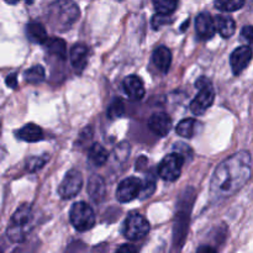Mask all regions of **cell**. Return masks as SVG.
Listing matches in <instances>:
<instances>
[{
  "label": "cell",
  "mask_w": 253,
  "mask_h": 253,
  "mask_svg": "<svg viewBox=\"0 0 253 253\" xmlns=\"http://www.w3.org/2000/svg\"><path fill=\"white\" fill-rule=\"evenodd\" d=\"M81 10L73 0H56L48 5L46 11L47 21L54 31L63 32L71 29L79 19Z\"/></svg>",
  "instance_id": "cell-2"
},
{
  "label": "cell",
  "mask_w": 253,
  "mask_h": 253,
  "mask_svg": "<svg viewBox=\"0 0 253 253\" xmlns=\"http://www.w3.org/2000/svg\"><path fill=\"white\" fill-rule=\"evenodd\" d=\"M252 56L253 53L251 46L237 47V48L231 53V57H230V64H231L232 73H234L235 76L241 74L242 72L247 68L250 62L252 61Z\"/></svg>",
  "instance_id": "cell-10"
},
{
  "label": "cell",
  "mask_w": 253,
  "mask_h": 253,
  "mask_svg": "<svg viewBox=\"0 0 253 253\" xmlns=\"http://www.w3.org/2000/svg\"><path fill=\"white\" fill-rule=\"evenodd\" d=\"M148 231H150V224L146 217L138 212H131L124 222V236L130 241H138L143 239L148 234Z\"/></svg>",
  "instance_id": "cell-6"
},
{
  "label": "cell",
  "mask_w": 253,
  "mask_h": 253,
  "mask_svg": "<svg viewBox=\"0 0 253 253\" xmlns=\"http://www.w3.org/2000/svg\"><path fill=\"white\" fill-rule=\"evenodd\" d=\"M172 21H173V19L172 17L168 16V15L160 14V12H157V14L152 17V21H151V24H152L153 29L158 30V29H161L162 26H165V25L170 24Z\"/></svg>",
  "instance_id": "cell-29"
},
{
  "label": "cell",
  "mask_w": 253,
  "mask_h": 253,
  "mask_svg": "<svg viewBox=\"0 0 253 253\" xmlns=\"http://www.w3.org/2000/svg\"><path fill=\"white\" fill-rule=\"evenodd\" d=\"M137 251V249H136L135 246H132V245H124V246L119 247L118 249V252H136Z\"/></svg>",
  "instance_id": "cell-33"
},
{
  "label": "cell",
  "mask_w": 253,
  "mask_h": 253,
  "mask_svg": "<svg viewBox=\"0 0 253 253\" xmlns=\"http://www.w3.org/2000/svg\"><path fill=\"white\" fill-rule=\"evenodd\" d=\"M252 158L249 151H240L220 163L210 182L212 199L224 200L236 194L250 180Z\"/></svg>",
  "instance_id": "cell-1"
},
{
  "label": "cell",
  "mask_w": 253,
  "mask_h": 253,
  "mask_svg": "<svg viewBox=\"0 0 253 253\" xmlns=\"http://www.w3.org/2000/svg\"><path fill=\"white\" fill-rule=\"evenodd\" d=\"M5 1L10 5H16L21 1H25L26 4H32V2H34V0H5Z\"/></svg>",
  "instance_id": "cell-34"
},
{
  "label": "cell",
  "mask_w": 253,
  "mask_h": 253,
  "mask_svg": "<svg viewBox=\"0 0 253 253\" xmlns=\"http://www.w3.org/2000/svg\"><path fill=\"white\" fill-rule=\"evenodd\" d=\"M142 189V180L137 177H128L121 180L116 189V199L120 203H130L140 197Z\"/></svg>",
  "instance_id": "cell-9"
},
{
  "label": "cell",
  "mask_w": 253,
  "mask_h": 253,
  "mask_svg": "<svg viewBox=\"0 0 253 253\" xmlns=\"http://www.w3.org/2000/svg\"><path fill=\"white\" fill-rule=\"evenodd\" d=\"M153 6L160 14L170 15L177 10L178 0H153Z\"/></svg>",
  "instance_id": "cell-25"
},
{
  "label": "cell",
  "mask_w": 253,
  "mask_h": 253,
  "mask_svg": "<svg viewBox=\"0 0 253 253\" xmlns=\"http://www.w3.org/2000/svg\"><path fill=\"white\" fill-rule=\"evenodd\" d=\"M215 22H216L217 31L224 39H229L236 31V22L232 17L225 16V15H217Z\"/></svg>",
  "instance_id": "cell-18"
},
{
  "label": "cell",
  "mask_w": 253,
  "mask_h": 253,
  "mask_svg": "<svg viewBox=\"0 0 253 253\" xmlns=\"http://www.w3.org/2000/svg\"><path fill=\"white\" fill-rule=\"evenodd\" d=\"M202 124L198 123L195 119H184L180 121L175 127V132L184 138H192L198 133V128L202 127Z\"/></svg>",
  "instance_id": "cell-19"
},
{
  "label": "cell",
  "mask_w": 253,
  "mask_h": 253,
  "mask_svg": "<svg viewBox=\"0 0 253 253\" xmlns=\"http://www.w3.org/2000/svg\"><path fill=\"white\" fill-rule=\"evenodd\" d=\"M197 88H199L198 95L190 103V110L194 115L202 116L211 108L215 100V91L211 83L208 79L200 78L197 82Z\"/></svg>",
  "instance_id": "cell-5"
},
{
  "label": "cell",
  "mask_w": 253,
  "mask_h": 253,
  "mask_svg": "<svg viewBox=\"0 0 253 253\" xmlns=\"http://www.w3.org/2000/svg\"><path fill=\"white\" fill-rule=\"evenodd\" d=\"M214 5L220 11L232 12L241 9L245 5V0H215Z\"/></svg>",
  "instance_id": "cell-24"
},
{
  "label": "cell",
  "mask_w": 253,
  "mask_h": 253,
  "mask_svg": "<svg viewBox=\"0 0 253 253\" xmlns=\"http://www.w3.org/2000/svg\"><path fill=\"white\" fill-rule=\"evenodd\" d=\"M241 37L242 40H245L249 43V46L253 47V25L245 26L241 30Z\"/></svg>",
  "instance_id": "cell-30"
},
{
  "label": "cell",
  "mask_w": 253,
  "mask_h": 253,
  "mask_svg": "<svg viewBox=\"0 0 253 253\" xmlns=\"http://www.w3.org/2000/svg\"><path fill=\"white\" fill-rule=\"evenodd\" d=\"M69 219L74 229L79 232L88 231L95 225V214L85 202L74 203L69 211Z\"/></svg>",
  "instance_id": "cell-3"
},
{
  "label": "cell",
  "mask_w": 253,
  "mask_h": 253,
  "mask_svg": "<svg viewBox=\"0 0 253 253\" xmlns=\"http://www.w3.org/2000/svg\"><path fill=\"white\" fill-rule=\"evenodd\" d=\"M109 158V152L99 143H94L91 145V147L89 148V155L88 160L89 162L91 163L95 167H100V166H104L106 162H108Z\"/></svg>",
  "instance_id": "cell-20"
},
{
  "label": "cell",
  "mask_w": 253,
  "mask_h": 253,
  "mask_svg": "<svg viewBox=\"0 0 253 253\" xmlns=\"http://www.w3.org/2000/svg\"><path fill=\"white\" fill-rule=\"evenodd\" d=\"M124 90L131 100H140L145 95V86L140 77L128 76L124 79Z\"/></svg>",
  "instance_id": "cell-14"
},
{
  "label": "cell",
  "mask_w": 253,
  "mask_h": 253,
  "mask_svg": "<svg viewBox=\"0 0 253 253\" xmlns=\"http://www.w3.org/2000/svg\"><path fill=\"white\" fill-rule=\"evenodd\" d=\"M198 251L199 252H203V251H205V252H215V250L214 249H211V247H200L199 250H198Z\"/></svg>",
  "instance_id": "cell-35"
},
{
  "label": "cell",
  "mask_w": 253,
  "mask_h": 253,
  "mask_svg": "<svg viewBox=\"0 0 253 253\" xmlns=\"http://www.w3.org/2000/svg\"><path fill=\"white\" fill-rule=\"evenodd\" d=\"M16 136L25 142H39L43 138V131L35 124H27L17 131Z\"/></svg>",
  "instance_id": "cell-16"
},
{
  "label": "cell",
  "mask_w": 253,
  "mask_h": 253,
  "mask_svg": "<svg viewBox=\"0 0 253 253\" xmlns=\"http://www.w3.org/2000/svg\"><path fill=\"white\" fill-rule=\"evenodd\" d=\"M88 193L95 202L101 200V198L104 197V193H105V184H104V180L101 179L100 177H98V175H93V177L89 179Z\"/></svg>",
  "instance_id": "cell-22"
},
{
  "label": "cell",
  "mask_w": 253,
  "mask_h": 253,
  "mask_svg": "<svg viewBox=\"0 0 253 253\" xmlns=\"http://www.w3.org/2000/svg\"><path fill=\"white\" fill-rule=\"evenodd\" d=\"M24 78L26 81V83L29 84H40L44 81L46 78V72H44V68L42 66H34L30 69L25 71Z\"/></svg>",
  "instance_id": "cell-23"
},
{
  "label": "cell",
  "mask_w": 253,
  "mask_h": 253,
  "mask_svg": "<svg viewBox=\"0 0 253 253\" xmlns=\"http://www.w3.org/2000/svg\"><path fill=\"white\" fill-rule=\"evenodd\" d=\"M152 61L153 64L157 67L158 71L166 74L169 71L170 63H172V53H170V51L166 46H160L153 51Z\"/></svg>",
  "instance_id": "cell-15"
},
{
  "label": "cell",
  "mask_w": 253,
  "mask_h": 253,
  "mask_svg": "<svg viewBox=\"0 0 253 253\" xmlns=\"http://www.w3.org/2000/svg\"><path fill=\"white\" fill-rule=\"evenodd\" d=\"M156 190V177L150 174L142 180V189L140 193V199H147V198L152 197V194Z\"/></svg>",
  "instance_id": "cell-27"
},
{
  "label": "cell",
  "mask_w": 253,
  "mask_h": 253,
  "mask_svg": "<svg viewBox=\"0 0 253 253\" xmlns=\"http://www.w3.org/2000/svg\"><path fill=\"white\" fill-rule=\"evenodd\" d=\"M115 1H124V0H115Z\"/></svg>",
  "instance_id": "cell-36"
},
{
  "label": "cell",
  "mask_w": 253,
  "mask_h": 253,
  "mask_svg": "<svg viewBox=\"0 0 253 253\" xmlns=\"http://www.w3.org/2000/svg\"><path fill=\"white\" fill-rule=\"evenodd\" d=\"M91 137H93V128L91 127L84 128V130L81 132V135H79V143H81V146H84L85 143H88L89 141L91 140Z\"/></svg>",
  "instance_id": "cell-31"
},
{
  "label": "cell",
  "mask_w": 253,
  "mask_h": 253,
  "mask_svg": "<svg viewBox=\"0 0 253 253\" xmlns=\"http://www.w3.org/2000/svg\"><path fill=\"white\" fill-rule=\"evenodd\" d=\"M26 36L34 43H46L48 40L47 31L40 22H30L26 26Z\"/></svg>",
  "instance_id": "cell-17"
},
{
  "label": "cell",
  "mask_w": 253,
  "mask_h": 253,
  "mask_svg": "<svg viewBox=\"0 0 253 253\" xmlns=\"http://www.w3.org/2000/svg\"><path fill=\"white\" fill-rule=\"evenodd\" d=\"M47 160L48 158L47 157H31L27 160L26 162V169L29 170V172H36V170L41 169L42 167H43L44 165H46Z\"/></svg>",
  "instance_id": "cell-28"
},
{
  "label": "cell",
  "mask_w": 253,
  "mask_h": 253,
  "mask_svg": "<svg viewBox=\"0 0 253 253\" xmlns=\"http://www.w3.org/2000/svg\"><path fill=\"white\" fill-rule=\"evenodd\" d=\"M89 49L84 43L74 44L69 52V58H71V64L76 73H82L88 63Z\"/></svg>",
  "instance_id": "cell-13"
},
{
  "label": "cell",
  "mask_w": 253,
  "mask_h": 253,
  "mask_svg": "<svg viewBox=\"0 0 253 253\" xmlns=\"http://www.w3.org/2000/svg\"><path fill=\"white\" fill-rule=\"evenodd\" d=\"M82 185H83V177H82L81 172H78L77 169L68 170L58 187L59 197L66 200L72 199L81 192Z\"/></svg>",
  "instance_id": "cell-8"
},
{
  "label": "cell",
  "mask_w": 253,
  "mask_h": 253,
  "mask_svg": "<svg viewBox=\"0 0 253 253\" xmlns=\"http://www.w3.org/2000/svg\"><path fill=\"white\" fill-rule=\"evenodd\" d=\"M6 85L9 88H16L17 85V78H16V74H9L6 77Z\"/></svg>",
  "instance_id": "cell-32"
},
{
  "label": "cell",
  "mask_w": 253,
  "mask_h": 253,
  "mask_svg": "<svg viewBox=\"0 0 253 253\" xmlns=\"http://www.w3.org/2000/svg\"><path fill=\"white\" fill-rule=\"evenodd\" d=\"M184 161V156L180 153L167 155L158 166V175L167 182H175L180 177Z\"/></svg>",
  "instance_id": "cell-7"
},
{
  "label": "cell",
  "mask_w": 253,
  "mask_h": 253,
  "mask_svg": "<svg viewBox=\"0 0 253 253\" xmlns=\"http://www.w3.org/2000/svg\"><path fill=\"white\" fill-rule=\"evenodd\" d=\"M32 219V208L29 204H22L17 208L11 217V222L7 229V236L11 241L20 242L25 237V229L31 222Z\"/></svg>",
  "instance_id": "cell-4"
},
{
  "label": "cell",
  "mask_w": 253,
  "mask_h": 253,
  "mask_svg": "<svg viewBox=\"0 0 253 253\" xmlns=\"http://www.w3.org/2000/svg\"><path fill=\"white\" fill-rule=\"evenodd\" d=\"M46 51L49 56L57 57V58L64 59L67 56L66 42L61 39H49L46 41Z\"/></svg>",
  "instance_id": "cell-21"
},
{
  "label": "cell",
  "mask_w": 253,
  "mask_h": 253,
  "mask_svg": "<svg viewBox=\"0 0 253 253\" xmlns=\"http://www.w3.org/2000/svg\"><path fill=\"white\" fill-rule=\"evenodd\" d=\"M124 114H125L124 101L119 98L114 99L108 108V118L111 119V120H115V119L123 118Z\"/></svg>",
  "instance_id": "cell-26"
},
{
  "label": "cell",
  "mask_w": 253,
  "mask_h": 253,
  "mask_svg": "<svg viewBox=\"0 0 253 253\" xmlns=\"http://www.w3.org/2000/svg\"><path fill=\"white\" fill-rule=\"evenodd\" d=\"M148 128L155 135L165 137L172 128V119L166 113H156L148 119Z\"/></svg>",
  "instance_id": "cell-12"
},
{
  "label": "cell",
  "mask_w": 253,
  "mask_h": 253,
  "mask_svg": "<svg viewBox=\"0 0 253 253\" xmlns=\"http://www.w3.org/2000/svg\"><path fill=\"white\" fill-rule=\"evenodd\" d=\"M195 30L200 40H210L216 32V22L209 12H200L195 19Z\"/></svg>",
  "instance_id": "cell-11"
}]
</instances>
